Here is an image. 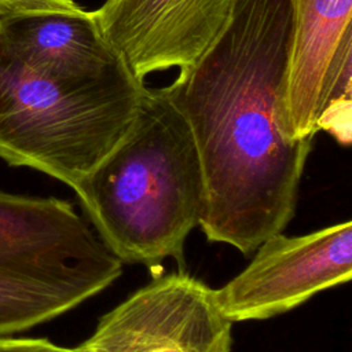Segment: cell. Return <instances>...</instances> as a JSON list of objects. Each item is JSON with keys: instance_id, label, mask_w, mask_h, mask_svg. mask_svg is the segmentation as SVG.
Masks as SVG:
<instances>
[{"instance_id": "cell-1", "label": "cell", "mask_w": 352, "mask_h": 352, "mask_svg": "<svg viewBox=\"0 0 352 352\" xmlns=\"http://www.w3.org/2000/svg\"><path fill=\"white\" fill-rule=\"evenodd\" d=\"M290 0H236L223 32L164 87L184 116L202 175L198 226L249 254L296 212L312 140L282 126Z\"/></svg>"}, {"instance_id": "cell-2", "label": "cell", "mask_w": 352, "mask_h": 352, "mask_svg": "<svg viewBox=\"0 0 352 352\" xmlns=\"http://www.w3.org/2000/svg\"><path fill=\"white\" fill-rule=\"evenodd\" d=\"M73 190L122 263L153 267L172 257L183 271L184 242L199 220L202 175L191 129L164 87H146L125 138Z\"/></svg>"}, {"instance_id": "cell-3", "label": "cell", "mask_w": 352, "mask_h": 352, "mask_svg": "<svg viewBox=\"0 0 352 352\" xmlns=\"http://www.w3.org/2000/svg\"><path fill=\"white\" fill-rule=\"evenodd\" d=\"M144 91L125 63L67 82L0 51V157L76 188L125 138Z\"/></svg>"}, {"instance_id": "cell-4", "label": "cell", "mask_w": 352, "mask_h": 352, "mask_svg": "<svg viewBox=\"0 0 352 352\" xmlns=\"http://www.w3.org/2000/svg\"><path fill=\"white\" fill-rule=\"evenodd\" d=\"M121 274L70 202L0 190V337L66 314Z\"/></svg>"}, {"instance_id": "cell-5", "label": "cell", "mask_w": 352, "mask_h": 352, "mask_svg": "<svg viewBox=\"0 0 352 352\" xmlns=\"http://www.w3.org/2000/svg\"><path fill=\"white\" fill-rule=\"evenodd\" d=\"M292 21L279 103L296 140L316 132L351 143L352 0H290Z\"/></svg>"}, {"instance_id": "cell-6", "label": "cell", "mask_w": 352, "mask_h": 352, "mask_svg": "<svg viewBox=\"0 0 352 352\" xmlns=\"http://www.w3.org/2000/svg\"><path fill=\"white\" fill-rule=\"evenodd\" d=\"M232 322L213 289L183 271L155 278L104 314L77 352H230Z\"/></svg>"}, {"instance_id": "cell-7", "label": "cell", "mask_w": 352, "mask_h": 352, "mask_svg": "<svg viewBox=\"0 0 352 352\" xmlns=\"http://www.w3.org/2000/svg\"><path fill=\"white\" fill-rule=\"evenodd\" d=\"M253 260L220 289V312L232 323L261 320L287 312L314 294L352 278V223L286 236L267 238Z\"/></svg>"}, {"instance_id": "cell-8", "label": "cell", "mask_w": 352, "mask_h": 352, "mask_svg": "<svg viewBox=\"0 0 352 352\" xmlns=\"http://www.w3.org/2000/svg\"><path fill=\"white\" fill-rule=\"evenodd\" d=\"M236 0H104L92 11L102 34L142 82L194 65L228 23Z\"/></svg>"}, {"instance_id": "cell-9", "label": "cell", "mask_w": 352, "mask_h": 352, "mask_svg": "<svg viewBox=\"0 0 352 352\" xmlns=\"http://www.w3.org/2000/svg\"><path fill=\"white\" fill-rule=\"evenodd\" d=\"M0 51L51 78L92 82L124 60L102 34L92 11L0 18Z\"/></svg>"}, {"instance_id": "cell-10", "label": "cell", "mask_w": 352, "mask_h": 352, "mask_svg": "<svg viewBox=\"0 0 352 352\" xmlns=\"http://www.w3.org/2000/svg\"><path fill=\"white\" fill-rule=\"evenodd\" d=\"M85 11L74 0H0V18L36 12L82 14Z\"/></svg>"}, {"instance_id": "cell-11", "label": "cell", "mask_w": 352, "mask_h": 352, "mask_svg": "<svg viewBox=\"0 0 352 352\" xmlns=\"http://www.w3.org/2000/svg\"><path fill=\"white\" fill-rule=\"evenodd\" d=\"M0 352H77L76 348L56 345L45 338L0 337Z\"/></svg>"}]
</instances>
